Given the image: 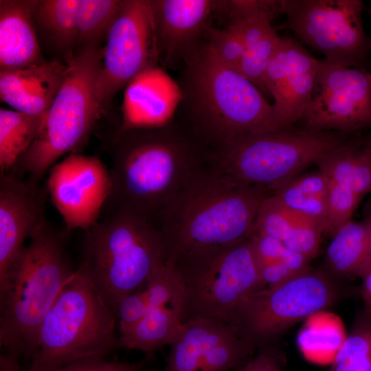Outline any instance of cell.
<instances>
[{
    "label": "cell",
    "mask_w": 371,
    "mask_h": 371,
    "mask_svg": "<svg viewBox=\"0 0 371 371\" xmlns=\"http://www.w3.org/2000/svg\"><path fill=\"white\" fill-rule=\"evenodd\" d=\"M273 192L236 183L207 162L159 214L166 261L203 256L249 238L259 207Z\"/></svg>",
    "instance_id": "obj_1"
},
{
    "label": "cell",
    "mask_w": 371,
    "mask_h": 371,
    "mask_svg": "<svg viewBox=\"0 0 371 371\" xmlns=\"http://www.w3.org/2000/svg\"><path fill=\"white\" fill-rule=\"evenodd\" d=\"M110 152L107 202L154 222L207 161L206 151L174 118L161 126L117 130Z\"/></svg>",
    "instance_id": "obj_2"
},
{
    "label": "cell",
    "mask_w": 371,
    "mask_h": 371,
    "mask_svg": "<svg viewBox=\"0 0 371 371\" xmlns=\"http://www.w3.org/2000/svg\"><path fill=\"white\" fill-rule=\"evenodd\" d=\"M174 119L207 152L245 135L275 129L273 108L237 70L205 43L179 69Z\"/></svg>",
    "instance_id": "obj_3"
},
{
    "label": "cell",
    "mask_w": 371,
    "mask_h": 371,
    "mask_svg": "<svg viewBox=\"0 0 371 371\" xmlns=\"http://www.w3.org/2000/svg\"><path fill=\"white\" fill-rule=\"evenodd\" d=\"M29 239L0 284V345L30 360L46 315L76 270L45 216Z\"/></svg>",
    "instance_id": "obj_4"
},
{
    "label": "cell",
    "mask_w": 371,
    "mask_h": 371,
    "mask_svg": "<svg viewBox=\"0 0 371 371\" xmlns=\"http://www.w3.org/2000/svg\"><path fill=\"white\" fill-rule=\"evenodd\" d=\"M166 260L155 223L118 208L87 230L78 269L114 311L124 296L144 286Z\"/></svg>",
    "instance_id": "obj_5"
},
{
    "label": "cell",
    "mask_w": 371,
    "mask_h": 371,
    "mask_svg": "<svg viewBox=\"0 0 371 371\" xmlns=\"http://www.w3.org/2000/svg\"><path fill=\"white\" fill-rule=\"evenodd\" d=\"M356 134L296 125L266 130L226 143L208 153L207 161L236 183L273 191Z\"/></svg>",
    "instance_id": "obj_6"
},
{
    "label": "cell",
    "mask_w": 371,
    "mask_h": 371,
    "mask_svg": "<svg viewBox=\"0 0 371 371\" xmlns=\"http://www.w3.org/2000/svg\"><path fill=\"white\" fill-rule=\"evenodd\" d=\"M103 48L93 45L78 51L67 63L64 82L27 150L9 172L40 183L61 157L88 141L102 109L95 95Z\"/></svg>",
    "instance_id": "obj_7"
},
{
    "label": "cell",
    "mask_w": 371,
    "mask_h": 371,
    "mask_svg": "<svg viewBox=\"0 0 371 371\" xmlns=\"http://www.w3.org/2000/svg\"><path fill=\"white\" fill-rule=\"evenodd\" d=\"M115 313L80 269L46 315L27 371L104 359L119 346Z\"/></svg>",
    "instance_id": "obj_8"
},
{
    "label": "cell",
    "mask_w": 371,
    "mask_h": 371,
    "mask_svg": "<svg viewBox=\"0 0 371 371\" xmlns=\"http://www.w3.org/2000/svg\"><path fill=\"white\" fill-rule=\"evenodd\" d=\"M250 237L203 256L170 262L181 279L182 322L207 319L229 324L240 304L264 288Z\"/></svg>",
    "instance_id": "obj_9"
},
{
    "label": "cell",
    "mask_w": 371,
    "mask_h": 371,
    "mask_svg": "<svg viewBox=\"0 0 371 371\" xmlns=\"http://www.w3.org/2000/svg\"><path fill=\"white\" fill-rule=\"evenodd\" d=\"M343 293L330 274L310 267L281 284L251 294L237 307L229 324L255 349L332 306Z\"/></svg>",
    "instance_id": "obj_10"
},
{
    "label": "cell",
    "mask_w": 371,
    "mask_h": 371,
    "mask_svg": "<svg viewBox=\"0 0 371 371\" xmlns=\"http://www.w3.org/2000/svg\"><path fill=\"white\" fill-rule=\"evenodd\" d=\"M361 0H282L285 26L332 63L371 71Z\"/></svg>",
    "instance_id": "obj_11"
},
{
    "label": "cell",
    "mask_w": 371,
    "mask_h": 371,
    "mask_svg": "<svg viewBox=\"0 0 371 371\" xmlns=\"http://www.w3.org/2000/svg\"><path fill=\"white\" fill-rule=\"evenodd\" d=\"M106 41L95 89L102 111L139 74L158 67L159 58L149 0H122Z\"/></svg>",
    "instance_id": "obj_12"
},
{
    "label": "cell",
    "mask_w": 371,
    "mask_h": 371,
    "mask_svg": "<svg viewBox=\"0 0 371 371\" xmlns=\"http://www.w3.org/2000/svg\"><path fill=\"white\" fill-rule=\"evenodd\" d=\"M298 123L345 133L371 126V71L319 59L311 98Z\"/></svg>",
    "instance_id": "obj_13"
},
{
    "label": "cell",
    "mask_w": 371,
    "mask_h": 371,
    "mask_svg": "<svg viewBox=\"0 0 371 371\" xmlns=\"http://www.w3.org/2000/svg\"><path fill=\"white\" fill-rule=\"evenodd\" d=\"M46 184L67 232L95 225L111 190L109 170L100 158L78 153L55 164Z\"/></svg>",
    "instance_id": "obj_14"
},
{
    "label": "cell",
    "mask_w": 371,
    "mask_h": 371,
    "mask_svg": "<svg viewBox=\"0 0 371 371\" xmlns=\"http://www.w3.org/2000/svg\"><path fill=\"white\" fill-rule=\"evenodd\" d=\"M318 63L300 42L280 36L265 76L266 94L274 100L276 128L300 122L311 98Z\"/></svg>",
    "instance_id": "obj_15"
},
{
    "label": "cell",
    "mask_w": 371,
    "mask_h": 371,
    "mask_svg": "<svg viewBox=\"0 0 371 371\" xmlns=\"http://www.w3.org/2000/svg\"><path fill=\"white\" fill-rule=\"evenodd\" d=\"M159 62L181 67L203 45L210 19L221 1L149 0Z\"/></svg>",
    "instance_id": "obj_16"
},
{
    "label": "cell",
    "mask_w": 371,
    "mask_h": 371,
    "mask_svg": "<svg viewBox=\"0 0 371 371\" xmlns=\"http://www.w3.org/2000/svg\"><path fill=\"white\" fill-rule=\"evenodd\" d=\"M48 194L46 183L41 186L10 173L0 175V284L45 217Z\"/></svg>",
    "instance_id": "obj_17"
},
{
    "label": "cell",
    "mask_w": 371,
    "mask_h": 371,
    "mask_svg": "<svg viewBox=\"0 0 371 371\" xmlns=\"http://www.w3.org/2000/svg\"><path fill=\"white\" fill-rule=\"evenodd\" d=\"M180 100V91L161 68L146 69L126 87L122 123L118 131L153 128L171 122Z\"/></svg>",
    "instance_id": "obj_18"
},
{
    "label": "cell",
    "mask_w": 371,
    "mask_h": 371,
    "mask_svg": "<svg viewBox=\"0 0 371 371\" xmlns=\"http://www.w3.org/2000/svg\"><path fill=\"white\" fill-rule=\"evenodd\" d=\"M66 71V64L53 59L0 71L1 100L19 112L44 114L64 82Z\"/></svg>",
    "instance_id": "obj_19"
},
{
    "label": "cell",
    "mask_w": 371,
    "mask_h": 371,
    "mask_svg": "<svg viewBox=\"0 0 371 371\" xmlns=\"http://www.w3.org/2000/svg\"><path fill=\"white\" fill-rule=\"evenodd\" d=\"M35 0L0 1V71L45 60L33 21Z\"/></svg>",
    "instance_id": "obj_20"
},
{
    "label": "cell",
    "mask_w": 371,
    "mask_h": 371,
    "mask_svg": "<svg viewBox=\"0 0 371 371\" xmlns=\"http://www.w3.org/2000/svg\"><path fill=\"white\" fill-rule=\"evenodd\" d=\"M80 0L36 1L33 21L38 41L54 60L66 64L77 52V12Z\"/></svg>",
    "instance_id": "obj_21"
},
{
    "label": "cell",
    "mask_w": 371,
    "mask_h": 371,
    "mask_svg": "<svg viewBox=\"0 0 371 371\" xmlns=\"http://www.w3.org/2000/svg\"><path fill=\"white\" fill-rule=\"evenodd\" d=\"M368 137L362 132L357 133L324 155L315 164L328 179L349 186L361 199L371 192Z\"/></svg>",
    "instance_id": "obj_22"
},
{
    "label": "cell",
    "mask_w": 371,
    "mask_h": 371,
    "mask_svg": "<svg viewBox=\"0 0 371 371\" xmlns=\"http://www.w3.org/2000/svg\"><path fill=\"white\" fill-rule=\"evenodd\" d=\"M235 330L232 325L216 320L198 319L183 322L179 335L170 345L166 371H199L209 349Z\"/></svg>",
    "instance_id": "obj_23"
},
{
    "label": "cell",
    "mask_w": 371,
    "mask_h": 371,
    "mask_svg": "<svg viewBox=\"0 0 371 371\" xmlns=\"http://www.w3.org/2000/svg\"><path fill=\"white\" fill-rule=\"evenodd\" d=\"M328 179L319 170L301 173L279 186L273 194L290 210L319 222L330 234L326 196Z\"/></svg>",
    "instance_id": "obj_24"
},
{
    "label": "cell",
    "mask_w": 371,
    "mask_h": 371,
    "mask_svg": "<svg viewBox=\"0 0 371 371\" xmlns=\"http://www.w3.org/2000/svg\"><path fill=\"white\" fill-rule=\"evenodd\" d=\"M182 325L179 308H149L136 326L120 335L119 346L152 353L165 345L170 346L179 335Z\"/></svg>",
    "instance_id": "obj_25"
},
{
    "label": "cell",
    "mask_w": 371,
    "mask_h": 371,
    "mask_svg": "<svg viewBox=\"0 0 371 371\" xmlns=\"http://www.w3.org/2000/svg\"><path fill=\"white\" fill-rule=\"evenodd\" d=\"M371 256L367 229L363 221L350 220L339 228L326 250V263L335 276H359Z\"/></svg>",
    "instance_id": "obj_26"
},
{
    "label": "cell",
    "mask_w": 371,
    "mask_h": 371,
    "mask_svg": "<svg viewBox=\"0 0 371 371\" xmlns=\"http://www.w3.org/2000/svg\"><path fill=\"white\" fill-rule=\"evenodd\" d=\"M46 113L31 115L0 109V172H10L38 135Z\"/></svg>",
    "instance_id": "obj_27"
},
{
    "label": "cell",
    "mask_w": 371,
    "mask_h": 371,
    "mask_svg": "<svg viewBox=\"0 0 371 371\" xmlns=\"http://www.w3.org/2000/svg\"><path fill=\"white\" fill-rule=\"evenodd\" d=\"M328 371H371V313L363 308L341 342Z\"/></svg>",
    "instance_id": "obj_28"
},
{
    "label": "cell",
    "mask_w": 371,
    "mask_h": 371,
    "mask_svg": "<svg viewBox=\"0 0 371 371\" xmlns=\"http://www.w3.org/2000/svg\"><path fill=\"white\" fill-rule=\"evenodd\" d=\"M122 0H80L77 12V52L106 39ZM76 52V53H77Z\"/></svg>",
    "instance_id": "obj_29"
},
{
    "label": "cell",
    "mask_w": 371,
    "mask_h": 371,
    "mask_svg": "<svg viewBox=\"0 0 371 371\" xmlns=\"http://www.w3.org/2000/svg\"><path fill=\"white\" fill-rule=\"evenodd\" d=\"M280 40V36L274 29L261 39L245 47L242 60L236 69L265 94V74Z\"/></svg>",
    "instance_id": "obj_30"
},
{
    "label": "cell",
    "mask_w": 371,
    "mask_h": 371,
    "mask_svg": "<svg viewBox=\"0 0 371 371\" xmlns=\"http://www.w3.org/2000/svg\"><path fill=\"white\" fill-rule=\"evenodd\" d=\"M300 213L285 206L273 193L262 202L255 223V233L283 241Z\"/></svg>",
    "instance_id": "obj_31"
},
{
    "label": "cell",
    "mask_w": 371,
    "mask_h": 371,
    "mask_svg": "<svg viewBox=\"0 0 371 371\" xmlns=\"http://www.w3.org/2000/svg\"><path fill=\"white\" fill-rule=\"evenodd\" d=\"M149 308L176 306L181 310L182 288L179 274L170 262L161 266L144 285Z\"/></svg>",
    "instance_id": "obj_32"
},
{
    "label": "cell",
    "mask_w": 371,
    "mask_h": 371,
    "mask_svg": "<svg viewBox=\"0 0 371 371\" xmlns=\"http://www.w3.org/2000/svg\"><path fill=\"white\" fill-rule=\"evenodd\" d=\"M254 350L236 330L209 349L199 371H228L244 362Z\"/></svg>",
    "instance_id": "obj_33"
},
{
    "label": "cell",
    "mask_w": 371,
    "mask_h": 371,
    "mask_svg": "<svg viewBox=\"0 0 371 371\" xmlns=\"http://www.w3.org/2000/svg\"><path fill=\"white\" fill-rule=\"evenodd\" d=\"M205 43L221 63L236 70L245 52V45L235 27L225 25L216 28L210 25L205 34Z\"/></svg>",
    "instance_id": "obj_34"
},
{
    "label": "cell",
    "mask_w": 371,
    "mask_h": 371,
    "mask_svg": "<svg viewBox=\"0 0 371 371\" xmlns=\"http://www.w3.org/2000/svg\"><path fill=\"white\" fill-rule=\"evenodd\" d=\"M362 199L349 186L328 179L326 196L330 234L350 221Z\"/></svg>",
    "instance_id": "obj_35"
},
{
    "label": "cell",
    "mask_w": 371,
    "mask_h": 371,
    "mask_svg": "<svg viewBox=\"0 0 371 371\" xmlns=\"http://www.w3.org/2000/svg\"><path fill=\"white\" fill-rule=\"evenodd\" d=\"M324 228L319 222L300 214L282 243L285 247L302 254L311 260L318 252Z\"/></svg>",
    "instance_id": "obj_36"
},
{
    "label": "cell",
    "mask_w": 371,
    "mask_h": 371,
    "mask_svg": "<svg viewBox=\"0 0 371 371\" xmlns=\"http://www.w3.org/2000/svg\"><path fill=\"white\" fill-rule=\"evenodd\" d=\"M149 302L145 289H139L124 296L117 304L114 313L119 318L120 335L131 330L146 315Z\"/></svg>",
    "instance_id": "obj_37"
},
{
    "label": "cell",
    "mask_w": 371,
    "mask_h": 371,
    "mask_svg": "<svg viewBox=\"0 0 371 371\" xmlns=\"http://www.w3.org/2000/svg\"><path fill=\"white\" fill-rule=\"evenodd\" d=\"M141 363L93 359L73 362L48 371H139Z\"/></svg>",
    "instance_id": "obj_38"
},
{
    "label": "cell",
    "mask_w": 371,
    "mask_h": 371,
    "mask_svg": "<svg viewBox=\"0 0 371 371\" xmlns=\"http://www.w3.org/2000/svg\"><path fill=\"white\" fill-rule=\"evenodd\" d=\"M250 238L257 264L280 261L285 249L282 241L255 232Z\"/></svg>",
    "instance_id": "obj_39"
},
{
    "label": "cell",
    "mask_w": 371,
    "mask_h": 371,
    "mask_svg": "<svg viewBox=\"0 0 371 371\" xmlns=\"http://www.w3.org/2000/svg\"><path fill=\"white\" fill-rule=\"evenodd\" d=\"M264 288L281 284L297 275L289 270L280 261L257 264Z\"/></svg>",
    "instance_id": "obj_40"
},
{
    "label": "cell",
    "mask_w": 371,
    "mask_h": 371,
    "mask_svg": "<svg viewBox=\"0 0 371 371\" xmlns=\"http://www.w3.org/2000/svg\"><path fill=\"white\" fill-rule=\"evenodd\" d=\"M240 371H284L276 357L271 352H260L245 363Z\"/></svg>",
    "instance_id": "obj_41"
},
{
    "label": "cell",
    "mask_w": 371,
    "mask_h": 371,
    "mask_svg": "<svg viewBox=\"0 0 371 371\" xmlns=\"http://www.w3.org/2000/svg\"><path fill=\"white\" fill-rule=\"evenodd\" d=\"M280 262L294 274L300 273L310 268L308 258L286 247L284 250Z\"/></svg>",
    "instance_id": "obj_42"
},
{
    "label": "cell",
    "mask_w": 371,
    "mask_h": 371,
    "mask_svg": "<svg viewBox=\"0 0 371 371\" xmlns=\"http://www.w3.org/2000/svg\"><path fill=\"white\" fill-rule=\"evenodd\" d=\"M358 277L361 279L359 294L363 302V308L371 313V256L363 265Z\"/></svg>",
    "instance_id": "obj_43"
},
{
    "label": "cell",
    "mask_w": 371,
    "mask_h": 371,
    "mask_svg": "<svg viewBox=\"0 0 371 371\" xmlns=\"http://www.w3.org/2000/svg\"><path fill=\"white\" fill-rule=\"evenodd\" d=\"M19 357L5 352L0 356V371H20Z\"/></svg>",
    "instance_id": "obj_44"
},
{
    "label": "cell",
    "mask_w": 371,
    "mask_h": 371,
    "mask_svg": "<svg viewBox=\"0 0 371 371\" xmlns=\"http://www.w3.org/2000/svg\"><path fill=\"white\" fill-rule=\"evenodd\" d=\"M363 216L364 218L363 221L366 227L370 251L371 254V200L369 201L365 207Z\"/></svg>",
    "instance_id": "obj_45"
},
{
    "label": "cell",
    "mask_w": 371,
    "mask_h": 371,
    "mask_svg": "<svg viewBox=\"0 0 371 371\" xmlns=\"http://www.w3.org/2000/svg\"><path fill=\"white\" fill-rule=\"evenodd\" d=\"M368 146L369 153H370V159H371V135H370L368 137Z\"/></svg>",
    "instance_id": "obj_46"
},
{
    "label": "cell",
    "mask_w": 371,
    "mask_h": 371,
    "mask_svg": "<svg viewBox=\"0 0 371 371\" xmlns=\"http://www.w3.org/2000/svg\"><path fill=\"white\" fill-rule=\"evenodd\" d=\"M365 10L371 15V8L365 7Z\"/></svg>",
    "instance_id": "obj_47"
}]
</instances>
